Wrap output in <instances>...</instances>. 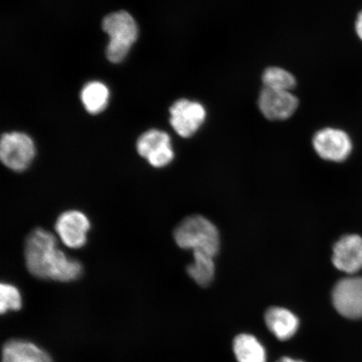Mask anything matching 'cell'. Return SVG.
Returning a JSON list of instances; mask_svg holds the SVG:
<instances>
[{"mask_svg":"<svg viewBox=\"0 0 362 362\" xmlns=\"http://www.w3.org/2000/svg\"><path fill=\"white\" fill-rule=\"evenodd\" d=\"M110 92L105 85L92 81L85 86L81 93V102L90 115H98L107 106Z\"/></svg>","mask_w":362,"mask_h":362,"instance_id":"15","label":"cell"},{"mask_svg":"<svg viewBox=\"0 0 362 362\" xmlns=\"http://www.w3.org/2000/svg\"><path fill=\"white\" fill-rule=\"evenodd\" d=\"M140 156L156 168H162L173 160L174 151L168 134L158 129H151L140 136L137 142Z\"/></svg>","mask_w":362,"mask_h":362,"instance_id":"7","label":"cell"},{"mask_svg":"<svg viewBox=\"0 0 362 362\" xmlns=\"http://www.w3.org/2000/svg\"><path fill=\"white\" fill-rule=\"evenodd\" d=\"M55 228L66 247L80 248L87 243L90 221L81 211H68L58 217Z\"/></svg>","mask_w":362,"mask_h":362,"instance_id":"10","label":"cell"},{"mask_svg":"<svg viewBox=\"0 0 362 362\" xmlns=\"http://www.w3.org/2000/svg\"><path fill=\"white\" fill-rule=\"evenodd\" d=\"M2 362H53L52 357L34 343L21 339L8 341L3 347Z\"/></svg>","mask_w":362,"mask_h":362,"instance_id":"12","label":"cell"},{"mask_svg":"<svg viewBox=\"0 0 362 362\" xmlns=\"http://www.w3.org/2000/svg\"><path fill=\"white\" fill-rule=\"evenodd\" d=\"M333 264L344 273L353 274L362 269V238L346 235L334 244Z\"/></svg>","mask_w":362,"mask_h":362,"instance_id":"11","label":"cell"},{"mask_svg":"<svg viewBox=\"0 0 362 362\" xmlns=\"http://www.w3.org/2000/svg\"><path fill=\"white\" fill-rule=\"evenodd\" d=\"M315 151L324 160L341 162L350 156L351 140L343 130L327 128L317 132L313 139Z\"/></svg>","mask_w":362,"mask_h":362,"instance_id":"8","label":"cell"},{"mask_svg":"<svg viewBox=\"0 0 362 362\" xmlns=\"http://www.w3.org/2000/svg\"><path fill=\"white\" fill-rule=\"evenodd\" d=\"M35 156V144L28 135L13 132L2 136L0 158L7 168L16 172L24 171L33 163Z\"/></svg>","mask_w":362,"mask_h":362,"instance_id":"4","label":"cell"},{"mask_svg":"<svg viewBox=\"0 0 362 362\" xmlns=\"http://www.w3.org/2000/svg\"><path fill=\"white\" fill-rule=\"evenodd\" d=\"M233 351L239 362H266L264 347L251 334H239L234 339Z\"/></svg>","mask_w":362,"mask_h":362,"instance_id":"14","label":"cell"},{"mask_svg":"<svg viewBox=\"0 0 362 362\" xmlns=\"http://www.w3.org/2000/svg\"><path fill=\"white\" fill-rule=\"evenodd\" d=\"M170 113L171 126L182 138L192 137L206 119V110L202 104L188 99L175 102Z\"/></svg>","mask_w":362,"mask_h":362,"instance_id":"5","label":"cell"},{"mask_svg":"<svg viewBox=\"0 0 362 362\" xmlns=\"http://www.w3.org/2000/svg\"><path fill=\"white\" fill-rule=\"evenodd\" d=\"M356 31L358 37L362 40V11L357 16L356 21Z\"/></svg>","mask_w":362,"mask_h":362,"instance_id":"19","label":"cell"},{"mask_svg":"<svg viewBox=\"0 0 362 362\" xmlns=\"http://www.w3.org/2000/svg\"><path fill=\"white\" fill-rule=\"evenodd\" d=\"M194 261L188 266L187 272L194 282L205 287L215 275L214 257L201 252H194Z\"/></svg>","mask_w":362,"mask_h":362,"instance_id":"16","label":"cell"},{"mask_svg":"<svg viewBox=\"0 0 362 362\" xmlns=\"http://www.w3.org/2000/svg\"><path fill=\"white\" fill-rule=\"evenodd\" d=\"M177 245L194 252L214 257L220 248L219 233L214 224L202 216H192L185 219L175 230Z\"/></svg>","mask_w":362,"mask_h":362,"instance_id":"2","label":"cell"},{"mask_svg":"<svg viewBox=\"0 0 362 362\" xmlns=\"http://www.w3.org/2000/svg\"><path fill=\"white\" fill-rule=\"evenodd\" d=\"M277 362H303V361L288 358V357H283V358L280 359Z\"/></svg>","mask_w":362,"mask_h":362,"instance_id":"20","label":"cell"},{"mask_svg":"<svg viewBox=\"0 0 362 362\" xmlns=\"http://www.w3.org/2000/svg\"><path fill=\"white\" fill-rule=\"evenodd\" d=\"M22 300L19 289L10 284H2L0 286V311L1 314L10 310H19Z\"/></svg>","mask_w":362,"mask_h":362,"instance_id":"18","label":"cell"},{"mask_svg":"<svg viewBox=\"0 0 362 362\" xmlns=\"http://www.w3.org/2000/svg\"><path fill=\"white\" fill-rule=\"evenodd\" d=\"M103 29L110 37L106 52L108 60L112 63L123 62L138 38V26L134 18L126 11L112 13L104 18Z\"/></svg>","mask_w":362,"mask_h":362,"instance_id":"3","label":"cell"},{"mask_svg":"<svg viewBox=\"0 0 362 362\" xmlns=\"http://www.w3.org/2000/svg\"><path fill=\"white\" fill-rule=\"evenodd\" d=\"M27 269L35 277L70 282L80 277L83 267L57 247V238L47 230L35 229L26 240Z\"/></svg>","mask_w":362,"mask_h":362,"instance_id":"1","label":"cell"},{"mask_svg":"<svg viewBox=\"0 0 362 362\" xmlns=\"http://www.w3.org/2000/svg\"><path fill=\"white\" fill-rule=\"evenodd\" d=\"M267 327L280 341H287L296 334L300 325L296 315L284 308L273 307L265 314Z\"/></svg>","mask_w":362,"mask_h":362,"instance_id":"13","label":"cell"},{"mask_svg":"<svg viewBox=\"0 0 362 362\" xmlns=\"http://www.w3.org/2000/svg\"><path fill=\"white\" fill-rule=\"evenodd\" d=\"M332 302L339 315L351 320L361 319L362 278L339 280L333 289Z\"/></svg>","mask_w":362,"mask_h":362,"instance_id":"6","label":"cell"},{"mask_svg":"<svg viewBox=\"0 0 362 362\" xmlns=\"http://www.w3.org/2000/svg\"><path fill=\"white\" fill-rule=\"evenodd\" d=\"M259 110L267 119L282 121L294 115L298 99L291 92L262 88L259 97Z\"/></svg>","mask_w":362,"mask_h":362,"instance_id":"9","label":"cell"},{"mask_svg":"<svg viewBox=\"0 0 362 362\" xmlns=\"http://www.w3.org/2000/svg\"><path fill=\"white\" fill-rule=\"evenodd\" d=\"M262 81L265 88L288 92H291L297 84L296 78L291 72L278 66L267 68L262 74Z\"/></svg>","mask_w":362,"mask_h":362,"instance_id":"17","label":"cell"}]
</instances>
